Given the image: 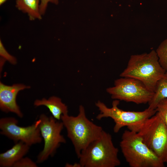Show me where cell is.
Returning <instances> with one entry per match:
<instances>
[{"label":"cell","mask_w":167,"mask_h":167,"mask_svg":"<svg viewBox=\"0 0 167 167\" xmlns=\"http://www.w3.org/2000/svg\"><path fill=\"white\" fill-rule=\"evenodd\" d=\"M118 152L111 135L103 130L99 137L82 152L79 163L81 167L118 166L121 164Z\"/></svg>","instance_id":"3"},{"label":"cell","mask_w":167,"mask_h":167,"mask_svg":"<svg viewBox=\"0 0 167 167\" xmlns=\"http://www.w3.org/2000/svg\"><path fill=\"white\" fill-rule=\"evenodd\" d=\"M65 166L67 167H81L79 163H74L73 165H71L68 163H66L65 165Z\"/></svg>","instance_id":"20"},{"label":"cell","mask_w":167,"mask_h":167,"mask_svg":"<svg viewBox=\"0 0 167 167\" xmlns=\"http://www.w3.org/2000/svg\"><path fill=\"white\" fill-rule=\"evenodd\" d=\"M156 110L161 115L167 126V99L161 101L157 105ZM162 160L164 163L167 162V144L164 152Z\"/></svg>","instance_id":"16"},{"label":"cell","mask_w":167,"mask_h":167,"mask_svg":"<svg viewBox=\"0 0 167 167\" xmlns=\"http://www.w3.org/2000/svg\"><path fill=\"white\" fill-rule=\"evenodd\" d=\"M40 0H16L15 6L26 13L31 20H40L42 16L40 11Z\"/></svg>","instance_id":"13"},{"label":"cell","mask_w":167,"mask_h":167,"mask_svg":"<svg viewBox=\"0 0 167 167\" xmlns=\"http://www.w3.org/2000/svg\"><path fill=\"white\" fill-rule=\"evenodd\" d=\"M137 132L143 142L162 160L167 144V126L160 113L156 111L147 119Z\"/></svg>","instance_id":"7"},{"label":"cell","mask_w":167,"mask_h":167,"mask_svg":"<svg viewBox=\"0 0 167 167\" xmlns=\"http://www.w3.org/2000/svg\"><path fill=\"white\" fill-rule=\"evenodd\" d=\"M36 106L44 105L49 110L52 116L56 120L60 121L62 115L68 114L67 106L62 102L61 99L57 97L52 96L47 99L36 100L34 102Z\"/></svg>","instance_id":"12"},{"label":"cell","mask_w":167,"mask_h":167,"mask_svg":"<svg viewBox=\"0 0 167 167\" xmlns=\"http://www.w3.org/2000/svg\"><path fill=\"white\" fill-rule=\"evenodd\" d=\"M160 65L156 51L131 56L121 77H130L142 82L154 92L158 81L166 73Z\"/></svg>","instance_id":"2"},{"label":"cell","mask_w":167,"mask_h":167,"mask_svg":"<svg viewBox=\"0 0 167 167\" xmlns=\"http://www.w3.org/2000/svg\"><path fill=\"white\" fill-rule=\"evenodd\" d=\"M39 119V129L44 142L43 148L37 156L36 162L40 164L54 156L61 144L65 143L66 140L61 134L64 127L61 121L44 114H41Z\"/></svg>","instance_id":"8"},{"label":"cell","mask_w":167,"mask_h":167,"mask_svg":"<svg viewBox=\"0 0 167 167\" xmlns=\"http://www.w3.org/2000/svg\"><path fill=\"white\" fill-rule=\"evenodd\" d=\"M8 0H0V5H2Z\"/></svg>","instance_id":"21"},{"label":"cell","mask_w":167,"mask_h":167,"mask_svg":"<svg viewBox=\"0 0 167 167\" xmlns=\"http://www.w3.org/2000/svg\"><path fill=\"white\" fill-rule=\"evenodd\" d=\"M61 121L66 130L67 136L74 146L78 158L81 152L98 138L103 129L87 117L84 107L79 106L77 116L62 115Z\"/></svg>","instance_id":"1"},{"label":"cell","mask_w":167,"mask_h":167,"mask_svg":"<svg viewBox=\"0 0 167 167\" xmlns=\"http://www.w3.org/2000/svg\"><path fill=\"white\" fill-rule=\"evenodd\" d=\"M30 146L19 141L10 149L0 154V166L12 167L14 164L28 152Z\"/></svg>","instance_id":"11"},{"label":"cell","mask_w":167,"mask_h":167,"mask_svg":"<svg viewBox=\"0 0 167 167\" xmlns=\"http://www.w3.org/2000/svg\"><path fill=\"white\" fill-rule=\"evenodd\" d=\"M49 3L58 5L59 3V0H40V11L42 15L45 14Z\"/></svg>","instance_id":"19"},{"label":"cell","mask_w":167,"mask_h":167,"mask_svg":"<svg viewBox=\"0 0 167 167\" xmlns=\"http://www.w3.org/2000/svg\"><path fill=\"white\" fill-rule=\"evenodd\" d=\"M40 122L39 119L32 125L24 127L18 125V121L14 117L2 118L0 119V134L15 143L22 141L31 146L42 141L39 127Z\"/></svg>","instance_id":"9"},{"label":"cell","mask_w":167,"mask_h":167,"mask_svg":"<svg viewBox=\"0 0 167 167\" xmlns=\"http://www.w3.org/2000/svg\"><path fill=\"white\" fill-rule=\"evenodd\" d=\"M156 51L160 65L167 73V39L160 44Z\"/></svg>","instance_id":"15"},{"label":"cell","mask_w":167,"mask_h":167,"mask_svg":"<svg viewBox=\"0 0 167 167\" xmlns=\"http://www.w3.org/2000/svg\"><path fill=\"white\" fill-rule=\"evenodd\" d=\"M0 55L5 61H7L12 64L16 63L17 60L15 57L11 55L6 50L2 43L0 40Z\"/></svg>","instance_id":"17"},{"label":"cell","mask_w":167,"mask_h":167,"mask_svg":"<svg viewBox=\"0 0 167 167\" xmlns=\"http://www.w3.org/2000/svg\"><path fill=\"white\" fill-rule=\"evenodd\" d=\"M106 91L114 100L137 104L148 103L154 94L142 82L130 77L116 79L114 86L107 88Z\"/></svg>","instance_id":"6"},{"label":"cell","mask_w":167,"mask_h":167,"mask_svg":"<svg viewBox=\"0 0 167 167\" xmlns=\"http://www.w3.org/2000/svg\"><path fill=\"white\" fill-rule=\"evenodd\" d=\"M119 101L114 100L112 107L109 108L100 101L96 103V106L100 111L96 118L101 120L105 118H110L114 121L115 125L113 131L118 132L123 127L127 126L129 130L136 132L140 126L148 118L156 113V109L148 108L142 111H126L119 108Z\"/></svg>","instance_id":"5"},{"label":"cell","mask_w":167,"mask_h":167,"mask_svg":"<svg viewBox=\"0 0 167 167\" xmlns=\"http://www.w3.org/2000/svg\"><path fill=\"white\" fill-rule=\"evenodd\" d=\"M167 99V73L157 82L152 98L148 103V108L156 109L162 100Z\"/></svg>","instance_id":"14"},{"label":"cell","mask_w":167,"mask_h":167,"mask_svg":"<svg viewBox=\"0 0 167 167\" xmlns=\"http://www.w3.org/2000/svg\"><path fill=\"white\" fill-rule=\"evenodd\" d=\"M120 147L131 167H164V162L143 142L137 132L130 130L123 133Z\"/></svg>","instance_id":"4"},{"label":"cell","mask_w":167,"mask_h":167,"mask_svg":"<svg viewBox=\"0 0 167 167\" xmlns=\"http://www.w3.org/2000/svg\"><path fill=\"white\" fill-rule=\"evenodd\" d=\"M37 166L36 162H34L29 157H24L15 163L13 167H37Z\"/></svg>","instance_id":"18"},{"label":"cell","mask_w":167,"mask_h":167,"mask_svg":"<svg viewBox=\"0 0 167 167\" xmlns=\"http://www.w3.org/2000/svg\"><path fill=\"white\" fill-rule=\"evenodd\" d=\"M29 86L22 84H15L12 86L0 84V108L5 112H12L22 118L23 115L16 103V96L21 90L29 88Z\"/></svg>","instance_id":"10"}]
</instances>
